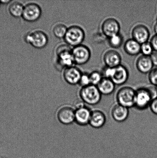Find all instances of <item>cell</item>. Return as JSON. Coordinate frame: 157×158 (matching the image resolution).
<instances>
[{
	"label": "cell",
	"instance_id": "cell-8",
	"mask_svg": "<svg viewBox=\"0 0 157 158\" xmlns=\"http://www.w3.org/2000/svg\"><path fill=\"white\" fill-rule=\"evenodd\" d=\"M72 53L74 63L80 65L87 63L91 56L90 49L87 46L83 44L74 47Z\"/></svg>",
	"mask_w": 157,
	"mask_h": 158
},
{
	"label": "cell",
	"instance_id": "cell-14",
	"mask_svg": "<svg viewBox=\"0 0 157 158\" xmlns=\"http://www.w3.org/2000/svg\"><path fill=\"white\" fill-rule=\"evenodd\" d=\"M103 61L106 67L115 68L121 64L120 54L114 49H110L104 52L103 57Z\"/></svg>",
	"mask_w": 157,
	"mask_h": 158
},
{
	"label": "cell",
	"instance_id": "cell-19",
	"mask_svg": "<svg viewBox=\"0 0 157 158\" xmlns=\"http://www.w3.org/2000/svg\"><path fill=\"white\" fill-rule=\"evenodd\" d=\"M141 44L133 39L127 40L124 43V48L128 55L132 56L139 55L141 53Z\"/></svg>",
	"mask_w": 157,
	"mask_h": 158
},
{
	"label": "cell",
	"instance_id": "cell-30",
	"mask_svg": "<svg viewBox=\"0 0 157 158\" xmlns=\"http://www.w3.org/2000/svg\"><path fill=\"white\" fill-rule=\"evenodd\" d=\"M150 57L154 66L157 67V52H154Z\"/></svg>",
	"mask_w": 157,
	"mask_h": 158
},
{
	"label": "cell",
	"instance_id": "cell-22",
	"mask_svg": "<svg viewBox=\"0 0 157 158\" xmlns=\"http://www.w3.org/2000/svg\"><path fill=\"white\" fill-rule=\"evenodd\" d=\"M124 39L120 34L113 35L108 38V44L113 49H118L122 45Z\"/></svg>",
	"mask_w": 157,
	"mask_h": 158
},
{
	"label": "cell",
	"instance_id": "cell-15",
	"mask_svg": "<svg viewBox=\"0 0 157 158\" xmlns=\"http://www.w3.org/2000/svg\"><path fill=\"white\" fill-rule=\"evenodd\" d=\"M82 73L79 69L73 66L66 68L63 73V77L69 84L76 85L79 83Z\"/></svg>",
	"mask_w": 157,
	"mask_h": 158
},
{
	"label": "cell",
	"instance_id": "cell-32",
	"mask_svg": "<svg viewBox=\"0 0 157 158\" xmlns=\"http://www.w3.org/2000/svg\"><path fill=\"white\" fill-rule=\"evenodd\" d=\"M11 1L9 0H6V1H1L0 2L4 3V4H7V3L10 2Z\"/></svg>",
	"mask_w": 157,
	"mask_h": 158
},
{
	"label": "cell",
	"instance_id": "cell-20",
	"mask_svg": "<svg viewBox=\"0 0 157 158\" xmlns=\"http://www.w3.org/2000/svg\"><path fill=\"white\" fill-rule=\"evenodd\" d=\"M115 86L111 79L104 78L97 86L102 95H108L114 91Z\"/></svg>",
	"mask_w": 157,
	"mask_h": 158
},
{
	"label": "cell",
	"instance_id": "cell-1",
	"mask_svg": "<svg viewBox=\"0 0 157 158\" xmlns=\"http://www.w3.org/2000/svg\"><path fill=\"white\" fill-rule=\"evenodd\" d=\"M157 97V88L140 87L136 90L134 107L143 110L149 107L151 102Z\"/></svg>",
	"mask_w": 157,
	"mask_h": 158
},
{
	"label": "cell",
	"instance_id": "cell-27",
	"mask_svg": "<svg viewBox=\"0 0 157 158\" xmlns=\"http://www.w3.org/2000/svg\"><path fill=\"white\" fill-rule=\"evenodd\" d=\"M148 80L151 84L157 87V67L153 69L148 73Z\"/></svg>",
	"mask_w": 157,
	"mask_h": 158
},
{
	"label": "cell",
	"instance_id": "cell-33",
	"mask_svg": "<svg viewBox=\"0 0 157 158\" xmlns=\"http://www.w3.org/2000/svg\"><path fill=\"white\" fill-rule=\"evenodd\" d=\"M156 23H157V19H156Z\"/></svg>",
	"mask_w": 157,
	"mask_h": 158
},
{
	"label": "cell",
	"instance_id": "cell-18",
	"mask_svg": "<svg viewBox=\"0 0 157 158\" xmlns=\"http://www.w3.org/2000/svg\"><path fill=\"white\" fill-rule=\"evenodd\" d=\"M136 66L139 72L143 74H147L153 69L154 65L150 56L142 55L137 60Z\"/></svg>",
	"mask_w": 157,
	"mask_h": 158
},
{
	"label": "cell",
	"instance_id": "cell-21",
	"mask_svg": "<svg viewBox=\"0 0 157 158\" xmlns=\"http://www.w3.org/2000/svg\"><path fill=\"white\" fill-rule=\"evenodd\" d=\"M24 6L18 2H14L10 5L9 7V13L15 18L22 17Z\"/></svg>",
	"mask_w": 157,
	"mask_h": 158
},
{
	"label": "cell",
	"instance_id": "cell-2",
	"mask_svg": "<svg viewBox=\"0 0 157 158\" xmlns=\"http://www.w3.org/2000/svg\"><path fill=\"white\" fill-rule=\"evenodd\" d=\"M102 94L97 86L90 85L81 88L79 92L80 98L86 105L94 106L101 101Z\"/></svg>",
	"mask_w": 157,
	"mask_h": 158
},
{
	"label": "cell",
	"instance_id": "cell-12",
	"mask_svg": "<svg viewBox=\"0 0 157 158\" xmlns=\"http://www.w3.org/2000/svg\"><path fill=\"white\" fill-rule=\"evenodd\" d=\"M131 35L132 39L141 44L148 42L150 33L147 26L143 24H138L132 29Z\"/></svg>",
	"mask_w": 157,
	"mask_h": 158
},
{
	"label": "cell",
	"instance_id": "cell-7",
	"mask_svg": "<svg viewBox=\"0 0 157 158\" xmlns=\"http://www.w3.org/2000/svg\"><path fill=\"white\" fill-rule=\"evenodd\" d=\"M75 110V122L80 126L89 124L91 110L82 102L78 103Z\"/></svg>",
	"mask_w": 157,
	"mask_h": 158
},
{
	"label": "cell",
	"instance_id": "cell-25",
	"mask_svg": "<svg viewBox=\"0 0 157 158\" xmlns=\"http://www.w3.org/2000/svg\"><path fill=\"white\" fill-rule=\"evenodd\" d=\"M154 52V51L150 42H147L141 44V52L142 55L150 56Z\"/></svg>",
	"mask_w": 157,
	"mask_h": 158
},
{
	"label": "cell",
	"instance_id": "cell-28",
	"mask_svg": "<svg viewBox=\"0 0 157 158\" xmlns=\"http://www.w3.org/2000/svg\"><path fill=\"white\" fill-rule=\"evenodd\" d=\"M149 107L152 113L157 115V97L152 100Z\"/></svg>",
	"mask_w": 157,
	"mask_h": 158
},
{
	"label": "cell",
	"instance_id": "cell-16",
	"mask_svg": "<svg viewBox=\"0 0 157 158\" xmlns=\"http://www.w3.org/2000/svg\"><path fill=\"white\" fill-rule=\"evenodd\" d=\"M106 120V116L102 111L95 110L92 111L89 125L92 127L99 129L104 126Z\"/></svg>",
	"mask_w": 157,
	"mask_h": 158
},
{
	"label": "cell",
	"instance_id": "cell-17",
	"mask_svg": "<svg viewBox=\"0 0 157 158\" xmlns=\"http://www.w3.org/2000/svg\"><path fill=\"white\" fill-rule=\"evenodd\" d=\"M111 114L113 120L118 122L125 121L129 115V108L117 103L112 108Z\"/></svg>",
	"mask_w": 157,
	"mask_h": 158
},
{
	"label": "cell",
	"instance_id": "cell-26",
	"mask_svg": "<svg viewBox=\"0 0 157 158\" xmlns=\"http://www.w3.org/2000/svg\"><path fill=\"white\" fill-rule=\"evenodd\" d=\"M78 84L80 85L81 88L91 85V84L89 74L87 73H82Z\"/></svg>",
	"mask_w": 157,
	"mask_h": 158
},
{
	"label": "cell",
	"instance_id": "cell-4",
	"mask_svg": "<svg viewBox=\"0 0 157 158\" xmlns=\"http://www.w3.org/2000/svg\"><path fill=\"white\" fill-rule=\"evenodd\" d=\"M84 29L78 26H72L68 28L64 39L69 46L74 47L82 44L85 38Z\"/></svg>",
	"mask_w": 157,
	"mask_h": 158
},
{
	"label": "cell",
	"instance_id": "cell-6",
	"mask_svg": "<svg viewBox=\"0 0 157 158\" xmlns=\"http://www.w3.org/2000/svg\"><path fill=\"white\" fill-rule=\"evenodd\" d=\"M72 49L67 44L61 45L56 50L58 62L62 67L66 68L73 66L74 63L72 53Z\"/></svg>",
	"mask_w": 157,
	"mask_h": 158
},
{
	"label": "cell",
	"instance_id": "cell-29",
	"mask_svg": "<svg viewBox=\"0 0 157 158\" xmlns=\"http://www.w3.org/2000/svg\"><path fill=\"white\" fill-rule=\"evenodd\" d=\"M150 43L153 48L154 51L157 52V35L155 34L152 37Z\"/></svg>",
	"mask_w": 157,
	"mask_h": 158
},
{
	"label": "cell",
	"instance_id": "cell-9",
	"mask_svg": "<svg viewBox=\"0 0 157 158\" xmlns=\"http://www.w3.org/2000/svg\"><path fill=\"white\" fill-rule=\"evenodd\" d=\"M120 29L119 22L112 18H108L104 20L101 25V31L103 35L108 38L120 34Z\"/></svg>",
	"mask_w": 157,
	"mask_h": 158
},
{
	"label": "cell",
	"instance_id": "cell-10",
	"mask_svg": "<svg viewBox=\"0 0 157 158\" xmlns=\"http://www.w3.org/2000/svg\"><path fill=\"white\" fill-rule=\"evenodd\" d=\"M41 15V10L38 4L30 3L24 7L22 18L26 21L33 22L39 19Z\"/></svg>",
	"mask_w": 157,
	"mask_h": 158
},
{
	"label": "cell",
	"instance_id": "cell-23",
	"mask_svg": "<svg viewBox=\"0 0 157 158\" xmlns=\"http://www.w3.org/2000/svg\"><path fill=\"white\" fill-rule=\"evenodd\" d=\"M68 28L65 25L58 24L53 27V32L55 36L58 38H64Z\"/></svg>",
	"mask_w": 157,
	"mask_h": 158
},
{
	"label": "cell",
	"instance_id": "cell-5",
	"mask_svg": "<svg viewBox=\"0 0 157 158\" xmlns=\"http://www.w3.org/2000/svg\"><path fill=\"white\" fill-rule=\"evenodd\" d=\"M26 43L37 49L45 47L48 43V38L44 32L37 30L28 33L24 38Z\"/></svg>",
	"mask_w": 157,
	"mask_h": 158
},
{
	"label": "cell",
	"instance_id": "cell-3",
	"mask_svg": "<svg viewBox=\"0 0 157 158\" xmlns=\"http://www.w3.org/2000/svg\"><path fill=\"white\" fill-rule=\"evenodd\" d=\"M136 90L131 87H123L118 90L116 94L117 103L130 108L134 107Z\"/></svg>",
	"mask_w": 157,
	"mask_h": 158
},
{
	"label": "cell",
	"instance_id": "cell-34",
	"mask_svg": "<svg viewBox=\"0 0 157 158\" xmlns=\"http://www.w3.org/2000/svg\"></svg>",
	"mask_w": 157,
	"mask_h": 158
},
{
	"label": "cell",
	"instance_id": "cell-24",
	"mask_svg": "<svg viewBox=\"0 0 157 158\" xmlns=\"http://www.w3.org/2000/svg\"><path fill=\"white\" fill-rule=\"evenodd\" d=\"M91 84L97 86L102 80L104 77L102 73L98 71H95L89 74Z\"/></svg>",
	"mask_w": 157,
	"mask_h": 158
},
{
	"label": "cell",
	"instance_id": "cell-31",
	"mask_svg": "<svg viewBox=\"0 0 157 158\" xmlns=\"http://www.w3.org/2000/svg\"><path fill=\"white\" fill-rule=\"evenodd\" d=\"M154 30L156 35H157V23H156L154 27Z\"/></svg>",
	"mask_w": 157,
	"mask_h": 158
},
{
	"label": "cell",
	"instance_id": "cell-11",
	"mask_svg": "<svg viewBox=\"0 0 157 158\" xmlns=\"http://www.w3.org/2000/svg\"><path fill=\"white\" fill-rule=\"evenodd\" d=\"M57 117L58 121L62 124H71L75 122V110L70 106H63L58 110Z\"/></svg>",
	"mask_w": 157,
	"mask_h": 158
},
{
	"label": "cell",
	"instance_id": "cell-13",
	"mask_svg": "<svg viewBox=\"0 0 157 158\" xmlns=\"http://www.w3.org/2000/svg\"><path fill=\"white\" fill-rule=\"evenodd\" d=\"M129 73L128 70L122 65L113 68V73L110 79L116 85H122L128 80Z\"/></svg>",
	"mask_w": 157,
	"mask_h": 158
}]
</instances>
